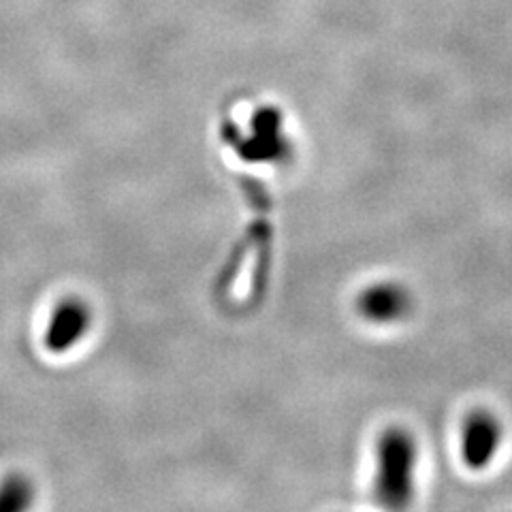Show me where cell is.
I'll use <instances>...</instances> for the list:
<instances>
[{"label":"cell","mask_w":512,"mask_h":512,"mask_svg":"<svg viewBox=\"0 0 512 512\" xmlns=\"http://www.w3.org/2000/svg\"><path fill=\"white\" fill-rule=\"evenodd\" d=\"M359 314L376 325H389L402 320L410 310V295L404 286L378 282L367 286L357 299Z\"/></svg>","instance_id":"4"},{"label":"cell","mask_w":512,"mask_h":512,"mask_svg":"<svg viewBox=\"0 0 512 512\" xmlns=\"http://www.w3.org/2000/svg\"><path fill=\"white\" fill-rule=\"evenodd\" d=\"M32 487L22 476L9 478L0 485V510H20L30 506Z\"/></svg>","instance_id":"5"},{"label":"cell","mask_w":512,"mask_h":512,"mask_svg":"<svg viewBox=\"0 0 512 512\" xmlns=\"http://www.w3.org/2000/svg\"><path fill=\"white\" fill-rule=\"evenodd\" d=\"M419 448L406 429L384 431L376 444L374 493L382 506L404 508L414 495Z\"/></svg>","instance_id":"1"},{"label":"cell","mask_w":512,"mask_h":512,"mask_svg":"<svg viewBox=\"0 0 512 512\" xmlns=\"http://www.w3.org/2000/svg\"><path fill=\"white\" fill-rule=\"evenodd\" d=\"M504 429L498 416L478 410L461 427V459L472 470H485L498 455Z\"/></svg>","instance_id":"3"},{"label":"cell","mask_w":512,"mask_h":512,"mask_svg":"<svg viewBox=\"0 0 512 512\" xmlns=\"http://www.w3.org/2000/svg\"><path fill=\"white\" fill-rule=\"evenodd\" d=\"M92 329V310L86 301L79 297H64L58 301L43 331V346L64 355L82 344Z\"/></svg>","instance_id":"2"}]
</instances>
